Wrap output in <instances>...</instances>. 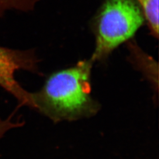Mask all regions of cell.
<instances>
[{
    "instance_id": "6da1fadb",
    "label": "cell",
    "mask_w": 159,
    "mask_h": 159,
    "mask_svg": "<svg viewBox=\"0 0 159 159\" xmlns=\"http://www.w3.org/2000/svg\"><path fill=\"white\" fill-rule=\"evenodd\" d=\"M93 64L90 58L84 59L52 73L39 91L31 93L33 109L55 123L96 116L101 105L91 93Z\"/></svg>"
},
{
    "instance_id": "7a4b0ae2",
    "label": "cell",
    "mask_w": 159,
    "mask_h": 159,
    "mask_svg": "<svg viewBox=\"0 0 159 159\" xmlns=\"http://www.w3.org/2000/svg\"><path fill=\"white\" fill-rule=\"evenodd\" d=\"M145 19L136 0H103L91 21L95 47L90 58L105 62L117 47L135 36Z\"/></svg>"
},
{
    "instance_id": "3957f363",
    "label": "cell",
    "mask_w": 159,
    "mask_h": 159,
    "mask_svg": "<svg viewBox=\"0 0 159 159\" xmlns=\"http://www.w3.org/2000/svg\"><path fill=\"white\" fill-rule=\"evenodd\" d=\"M40 60L33 50H16L0 47V86L16 98L21 106L34 108L32 93L16 80L18 70L39 72Z\"/></svg>"
},
{
    "instance_id": "277c9868",
    "label": "cell",
    "mask_w": 159,
    "mask_h": 159,
    "mask_svg": "<svg viewBox=\"0 0 159 159\" xmlns=\"http://www.w3.org/2000/svg\"><path fill=\"white\" fill-rule=\"evenodd\" d=\"M127 43L128 49L130 52L129 61L141 72L150 83L153 91L157 94L158 89V62L149 54L144 52L135 41H129Z\"/></svg>"
},
{
    "instance_id": "5b68a950",
    "label": "cell",
    "mask_w": 159,
    "mask_h": 159,
    "mask_svg": "<svg viewBox=\"0 0 159 159\" xmlns=\"http://www.w3.org/2000/svg\"><path fill=\"white\" fill-rule=\"evenodd\" d=\"M136 2L141 8L150 34L158 39L159 0H136Z\"/></svg>"
},
{
    "instance_id": "8992f818",
    "label": "cell",
    "mask_w": 159,
    "mask_h": 159,
    "mask_svg": "<svg viewBox=\"0 0 159 159\" xmlns=\"http://www.w3.org/2000/svg\"><path fill=\"white\" fill-rule=\"evenodd\" d=\"M43 0H0V17L8 11H31Z\"/></svg>"
},
{
    "instance_id": "52a82bcc",
    "label": "cell",
    "mask_w": 159,
    "mask_h": 159,
    "mask_svg": "<svg viewBox=\"0 0 159 159\" xmlns=\"http://www.w3.org/2000/svg\"><path fill=\"white\" fill-rule=\"evenodd\" d=\"M24 125L23 121H13L12 116H9L7 119H2L0 117V139H1L3 135L10 129H15L22 127Z\"/></svg>"
}]
</instances>
